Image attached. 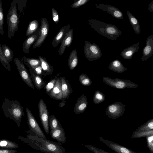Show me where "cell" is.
Listing matches in <instances>:
<instances>
[{"mask_svg": "<svg viewBox=\"0 0 153 153\" xmlns=\"http://www.w3.org/2000/svg\"><path fill=\"white\" fill-rule=\"evenodd\" d=\"M25 132L27 137H21L20 140L32 148L44 153H66L61 143L41 138L30 130Z\"/></svg>", "mask_w": 153, "mask_h": 153, "instance_id": "1", "label": "cell"}, {"mask_svg": "<svg viewBox=\"0 0 153 153\" xmlns=\"http://www.w3.org/2000/svg\"><path fill=\"white\" fill-rule=\"evenodd\" d=\"M1 108L5 117L13 120L20 127L22 117L24 115L23 108L19 101L5 98Z\"/></svg>", "mask_w": 153, "mask_h": 153, "instance_id": "2", "label": "cell"}, {"mask_svg": "<svg viewBox=\"0 0 153 153\" xmlns=\"http://www.w3.org/2000/svg\"><path fill=\"white\" fill-rule=\"evenodd\" d=\"M88 22L91 27L110 40H115L122 34L121 31L114 25L104 23L96 19H91Z\"/></svg>", "mask_w": 153, "mask_h": 153, "instance_id": "3", "label": "cell"}, {"mask_svg": "<svg viewBox=\"0 0 153 153\" xmlns=\"http://www.w3.org/2000/svg\"><path fill=\"white\" fill-rule=\"evenodd\" d=\"M19 19L17 9L16 0H14L11 4L7 15L9 38L11 39L14 36L15 32L18 31Z\"/></svg>", "mask_w": 153, "mask_h": 153, "instance_id": "4", "label": "cell"}, {"mask_svg": "<svg viewBox=\"0 0 153 153\" xmlns=\"http://www.w3.org/2000/svg\"><path fill=\"white\" fill-rule=\"evenodd\" d=\"M102 79L105 84L118 89H123L126 88H135L138 86L137 85L128 79L111 78L106 76L103 77Z\"/></svg>", "mask_w": 153, "mask_h": 153, "instance_id": "5", "label": "cell"}, {"mask_svg": "<svg viewBox=\"0 0 153 153\" xmlns=\"http://www.w3.org/2000/svg\"><path fill=\"white\" fill-rule=\"evenodd\" d=\"M84 53L86 58L90 61L97 60L102 56L99 46L95 43H91L87 40L85 41Z\"/></svg>", "mask_w": 153, "mask_h": 153, "instance_id": "6", "label": "cell"}, {"mask_svg": "<svg viewBox=\"0 0 153 153\" xmlns=\"http://www.w3.org/2000/svg\"><path fill=\"white\" fill-rule=\"evenodd\" d=\"M126 106L121 102L117 101L108 106L105 113L110 118L115 119L122 116L125 112Z\"/></svg>", "mask_w": 153, "mask_h": 153, "instance_id": "7", "label": "cell"}, {"mask_svg": "<svg viewBox=\"0 0 153 153\" xmlns=\"http://www.w3.org/2000/svg\"><path fill=\"white\" fill-rule=\"evenodd\" d=\"M27 123L30 129L36 136L46 140L47 138L29 109L26 108Z\"/></svg>", "mask_w": 153, "mask_h": 153, "instance_id": "8", "label": "cell"}, {"mask_svg": "<svg viewBox=\"0 0 153 153\" xmlns=\"http://www.w3.org/2000/svg\"><path fill=\"white\" fill-rule=\"evenodd\" d=\"M39 115L41 123L45 133L48 134L49 132V115L48 108L42 99L40 100L38 104Z\"/></svg>", "mask_w": 153, "mask_h": 153, "instance_id": "9", "label": "cell"}, {"mask_svg": "<svg viewBox=\"0 0 153 153\" xmlns=\"http://www.w3.org/2000/svg\"><path fill=\"white\" fill-rule=\"evenodd\" d=\"M14 61L21 78L29 87L34 89V86L27 70L24 64L17 57L14 58Z\"/></svg>", "mask_w": 153, "mask_h": 153, "instance_id": "10", "label": "cell"}, {"mask_svg": "<svg viewBox=\"0 0 153 153\" xmlns=\"http://www.w3.org/2000/svg\"><path fill=\"white\" fill-rule=\"evenodd\" d=\"M41 24L39 31V36L33 46V49L39 48L41 46L49 33V27L47 19L44 17L42 18Z\"/></svg>", "mask_w": 153, "mask_h": 153, "instance_id": "11", "label": "cell"}, {"mask_svg": "<svg viewBox=\"0 0 153 153\" xmlns=\"http://www.w3.org/2000/svg\"><path fill=\"white\" fill-rule=\"evenodd\" d=\"M95 5L97 9L107 12L115 18L119 19H123L124 18L122 12L117 7L104 4H96Z\"/></svg>", "mask_w": 153, "mask_h": 153, "instance_id": "12", "label": "cell"}, {"mask_svg": "<svg viewBox=\"0 0 153 153\" xmlns=\"http://www.w3.org/2000/svg\"><path fill=\"white\" fill-rule=\"evenodd\" d=\"M153 54V34L149 36L146 42L145 46L142 51L141 60L143 61L147 60Z\"/></svg>", "mask_w": 153, "mask_h": 153, "instance_id": "13", "label": "cell"}, {"mask_svg": "<svg viewBox=\"0 0 153 153\" xmlns=\"http://www.w3.org/2000/svg\"><path fill=\"white\" fill-rule=\"evenodd\" d=\"M55 100H63L61 89V77L57 78L54 86L51 91L47 94Z\"/></svg>", "mask_w": 153, "mask_h": 153, "instance_id": "14", "label": "cell"}, {"mask_svg": "<svg viewBox=\"0 0 153 153\" xmlns=\"http://www.w3.org/2000/svg\"><path fill=\"white\" fill-rule=\"evenodd\" d=\"M39 28L33 34L28 36L23 43L22 49L24 53H28L31 46L38 39L39 36Z\"/></svg>", "mask_w": 153, "mask_h": 153, "instance_id": "15", "label": "cell"}, {"mask_svg": "<svg viewBox=\"0 0 153 153\" xmlns=\"http://www.w3.org/2000/svg\"><path fill=\"white\" fill-rule=\"evenodd\" d=\"M87 97L82 94L78 99L74 106V110L75 114H78L83 112L88 105Z\"/></svg>", "mask_w": 153, "mask_h": 153, "instance_id": "16", "label": "cell"}, {"mask_svg": "<svg viewBox=\"0 0 153 153\" xmlns=\"http://www.w3.org/2000/svg\"><path fill=\"white\" fill-rule=\"evenodd\" d=\"M73 37V30L70 29L64 39L61 43L58 50L59 55H62L64 53L66 47H69L71 44Z\"/></svg>", "mask_w": 153, "mask_h": 153, "instance_id": "17", "label": "cell"}, {"mask_svg": "<svg viewBox=\"0 0 153 153\" xmlns=\"http://www.w3.org/2000/svg\"><path fill=\"white\" fill-rule=\"evenodd\" d=\"M50 134L51 137L56 140L58 143H64L66 141L65 131L61 125L57 128L51 130Z\"/></svg>", "mask_w": 153, "mask_h": 153, "instance_id": "18", "label": "cell"}, {"mask_svg": "<svg viewBox=\"0 0 153 153\" xmlns=\"http://www.w3.org/2000/svg\"><path fill=\"white\" fill-rule=\"evenodd\" d=\"M140 42H138L124 49L121 52L120 55L125 59H131L134 54L137 52L139 48Z\"/></svg>", "mask_w": 153, "mask_h": 153, "instance_id": "19", "label": "cell"}, {"mask_svg": "<svg viewBox=\"0 0 153 153\" xmlns=\"http://www.w3.org/2000/svg\"><path fill=\"white\" fill-rule=\"evenodd\" d=\"M70 25H68L62 27L59 30L52 42V45L54 47H56L61 43L70 29Z\"/></svg>", "mask_w": 153, "mask_h": 153, "instance_id": "20", "label": "cell"}, {"mask_svg": "<svg viewBox=\"0 0 153 153\" xmlns=\"http://www.w3.org/2000/svg\"><path fill=\"white\" fill-rule=\"evenodd\" d=\"M26 65L28 67L29 72L30 74V77L34 85L38 89L41 90L46 85L42 77L36 74L30 66L28 65Z\"/></svg>", "mask_w": 153, "mask_h": 153, "instance_id": "21", "label": "cell"}, {"mask_svg": "<svg viewBox=\"0 0 153 153\" xmlns=\"http://www.w3.org/2000/svg\"><path fill=\"white\" fill-rule=\"evenodd\" d=\"M61 89L63 100L68 99L70 94L73 92L68 80H67L64 77H61Z\"/></svg>", "mask_w": 153, "mask_h": 153, "instance_id": "22", "label": "cell"}, {"mask_svg": "<svg viewBox=\"0 0 153 153\" xmlns=\"http://www.w3.org/2000/svg\"><path fill=\"white\" fill-rule=\"evenodd\" d=\"M38 57L41 62L43 75L46 76L48 75L51 74L54 70L53 66L49 63L45 58L41 56H39Z\"/></svg>", "mask_w": 153, "mask_h": 153, "instance_id": "23", "label": "cell"}, {"mask_svg": "<svg viewBox=\"0 0 153 153\" xmlns=\"http://www.w3.org/2000/svg\"><path fill=\"white\" fill-rule=\"evenodd\" d=\"M108 68L117 73H122L127 70V68L124 66L121 62L118 59L112 61L109 65Z\"/></svg>", "mask_w": 153, "mask_h": 153, "instance_id": "24", "label": "cell"}, {"mask_svg": "<svg viewBox=\"0 0 153 153\" xmlns=\"http://www.w3.org/2000/svg\"><path fill=\"white\" fill-rule=\"evenodd\" d=\"M129 22L132 26L134 31L138 35L141 32V28L138 20L129 11H127Z\"/></svg>", "mask_w": 153, "mask_h": 153, "instance_id": "25", "label": "cell"}, {"mask_svg": "<svg viewBox=\"0 0 153 153\" xmlns=\"http://www.w3.org/2000/svg\"><path fill=\"white\" fill-rule=\"evenodd\" d=\"M105 144L117 153H135L125 147L115 143L105 141Z\"/></svg>", "mask_w": 153, "mask_h": 153, "instance_id": "26", "label": "cell"}, {"mask_svg": "<svg viewBox=\"0 0 153 153\" xmlns=\"http://www.w3.org/2000/svg\"><path fill=\"white\" fill-rule=\"evenodd\" d=\"M78 57L76 49L72 51L68 58V64L70 69L72 70L76 66L78 63Z\"/></svg>", "mask_w": 153, "mask_h": 153, "instance_id": "27", "label": "cell"}, {"mask_svg": "<svg viewBox=\"0 0 153 153\" xmlns=\"http://www.w3.org/2000/svg\"><path fill=\"white\" fill-rule=\"evenodd\" d=\"M21 60L25 65H28L32 68L41 65V62L39 58H30L24 56Z\"/></svg>", "mask_w": 153, "mask_h": 153, "instance_id": "28", "label": "cell"}, {"mask_svg": "<svg viewBox=\"0 0 153 153\" xmlns=\"http://www.w3.org/2000/svg\"><path fill=\"white\" fill-rule=\"evenodd\" d=\"M1 48L6 60L8 63L10 64L13 56V51L8 46L4 44L1 45Z\"/></svg>", "mask_w": 153, "mask_h": 153, "instance_id": "29", "label": "cell"}, {"mask_svg": "<svg viewBox=\"0 0 153 153\" xmlns=\"http://www.w3.org/2000/svg\"><path fill=\"white\" fill-rule=\"evenodd\" d=\"M39 23L38 21L35 19L31 21L29 23L27 28L26 35L29 36L34 33L38 28Z\"/></svg>", "mask_w": 153, "mask_h": 153, "instance_id": "30", "label": "cell"}, {"mask_svg": "<svg viewBox=\"0 0 153 153\" xmlns=\"http://www.w3.org/2000/svg\"><path fill=\"white\" fill-rule=\"evenodd\" d=\"M0 147L6 149L18 148L19 146L16 143L8 140H0Z\"/></svg>", "mask_w": 153, "mask_h": 153, "instance_id": "31", "label": "cell"}, {"mask_svg": "<svg viewBox=\"0 0 153 153\" xmlns=\"http://www.w3.org/2000/svg\"><path fill=\"white\" fill-rule=\"evenodd\" d=\"M49 125L50 130H52L57 128L61 124L54 115H52L49 116Z\"/></svg>", "mask_w": 153, "mask_h": 153, "instance_id": "32", "label": "cell"}, {"mask_svg": "<svg viewBox=\"0 0 153 153\" xmlns=\"http://www.w3.org/2000/svg\"><path fill=\"white\" fill-rule=\"evenodd\" d=\"M105 100L104 94L99 91H96L94 94L93 101L94 104H98Z\"/></svg>", "mask_w": 153, "mask_h": 153, "instance_id": "33", "label": "cell"}, {"mask_svg": "<svg viewBox=\"0 0 153 153\" xmlns=\"http://www.w3.org/2000/svg\"><path fill=\"white\" fill-rule=\"evenodd\" d=\"M79 79L81 84L83 85L89 86L91 85L92 81L87 75L82 74L79 75Z\"/></svg>", "mask_w": 153, "mask_h": 153, "instance_id": "34", "label": "cell"}, {"mask_svg": "<svg viewBox=\"0 0 153 153\" xmlns=\"http://www.w3.org/2000/svg\"><path fill=\"white\" fill-rule=\"evenodd\" d=\"M153 129V119L148 121L143 125L139 127L136 131H142L152 130Z\"/></svg>", "mask_w": 153, "mask_h": 153, "instance_id": "35", "label": "cell"}, {"mask_svg": "<svg viewBox=\"0 0 153 153\" xmlns=\"http://www.w3.org/2000/svg\"><path fill=\"white\" fill-rule=\"evenodd\" d=\"M60 74H58L54 78L50 81L45 86V88L47 94L49 93L54 87L58 78V76Z\"/></svg>", "mask_w": 153, "mask_h": 153, "instance_id": "36", "label": "cell"}, {"mask_svg": "<svg viewBox=\"0 0 153 153\" xmlns=\"http://www.w3.org/2000/svg\"><path fill=\"white\" fill-rule=\"evenodd\" d=\"M0 61L3 66L7 69L11 71L10 64L8 63L6 60L2 49L0 43Z\"/></svg>", "mask_w": 153, "mask_h": 153, "instance_id": "37", "label": "cell"}, {"mask_svg": "<svg viewBox=\"0 0 153 153\" xmlns=\"http://www.w3.org/2000/svg\"><path fill=\"white\" fill-rule=\"evenodd\" d=\"M4 14L2 9V3L0 0V33L4 35L3 30Z\"/></svg>", "mask_w": 153, "mask_h": 153, "instance_id": "38", "label": "cell"}, {"mask_svg": "<svg viewBox=\"0 0 153 153\" xmlns=\"http://www.w3.org/2000/svg\"><path fill=\"white\" fill-rule=\"evenodd\" d=\"M152 134L153 130L142 131H136L134 136L136 137L149 136L152 135Z\"/></svg>", "mask_w": 153, "mask_h": 153, "instance_id": "39", "label": "cell"}, {"mask_svg": "<svg viewBox=\"0 0 153 153\" xmlns=\"http://www.w3.org/2000/svg\"><path fill=\"white\" fill-rule=\"evenodd\" d=\"M89 1V0H79L77 1L72 4L71 7L73 8H78L86 4Z\"/></svg>", "mask_w": 153, "mask_h": 153, "instance_id": "40", "label": "cell"}, {"mask_svg": "<svg viewBox=\"0 0 153 153\" xmlns=\"http://www.w3.org/2000/svg\"><path fill=\"white\" fill-rule=\"evenodd\" d=\"M26 2L27 0H16V3L17 4L18 9L19 11V13L22 12L23 8L26 7Z\"/></svg>", "mask_w": 153, "mask_h": 153, "instance_id": "41", "label": "cell"}, {"mask_svg": "<svg viewBox=\"0 0 153 153\" xmlns=\"http://www.w3.org/2000/svg\"><path fill=\"white\" fill-rule=\"evenodd\" d=\"M52 18L53 21L56 24H57L59 21V16L57 10L54 8L52 10Z\"/></svg>", "mask_w": 153, "mask_h": 153, "instance_id": "42", "label": "cell"}, {"mask_svg": "<svg viewBox=\"0 0 153 153\" xmlns=\"http://www.w3.org/2000/svg\"><path fill=\"white\" fill-rule=\"evenodd\" d=\"M31 68L33 71L38 75L41 77H42L43 75V70L41 65H39L34 67Z\"/></svg>", "mask_w": 153, "mask_h": 153, "instance_id": "43", "label": "cell"}, {"mask_svg": "<svg viewBox=\"0 0 153 153\" xmlns=\"http://www.w3.org/2000/svg\"><path fill=\"white\" fill-rule=\"evenodd\" d=\"M85 147L89 149L91 151L94 152V153H105V152L103 151H99L98 149V150L97 148L92 146L89 145H85Z\"/></svg>", "mask_w": 153, "mask_h": 153, "instance_id": "44", "label": "cell"}, {"mask_svg": "<svg viewBox=\"0 0 153 153\" xmlns=\"http://www.w3.org/2000/svg\"><path fill=\"white\" fill-rule=\"evenodd\" d=\"M148 145L151 150L153 151V135L149 136L147 138Z\"/></svg>", "mask_w": 153, "mask_h": 153, "instance_id": "45", "label": "cell"}, {"mask_svg": "<svg viewBox=\"0 0 153 153\" xmlns=\"http://www.w3.org/2000/svg\"><path fill=\"white\" fill-rule=\"evenodd\" d=\"M16 152L15 150L0 149V153H16Z\"/></svg>", "mask_w": 153, "mask_h": 153, "instance_id": "46", "label": "cell"}, {"mask_svg": "<svg viewBox=\"0 0 153 153\" xmlns=\"http://www.w3.org/2000/svg\"><path fill=\"white\" fill-rule=\"evenodd\" d=\"M148 9L150 12L153 13V0L149 4Z\"/></svg>", "mask_w": 153, "mask_h": 153, "instance_id": "47", "label": "cell"}, {"mask_svg": "<svg viewBox=\"0 0 153 153\" xmlns=\"http://www.w3.org/2000/svg\"><path fill=\"white\" fill-rule=\"evenodd\" d=\"M65 100H62V102H60L59 105V107L62 108L65 105V103L66 102V101H65Z\"/></svg>", "mask_w": 153, "mask_h": 153, "instance_id": "48", "label": "cell"}, {"mask_svg": "<svg viewBox=\"0 0 153 153\" xmlns=\"http://www.w3.org/2000/svg\"></svg>", "mask_w": 153, "mask_h": 153, "instance_id": "49", "label": "cell"}]
</instances>
